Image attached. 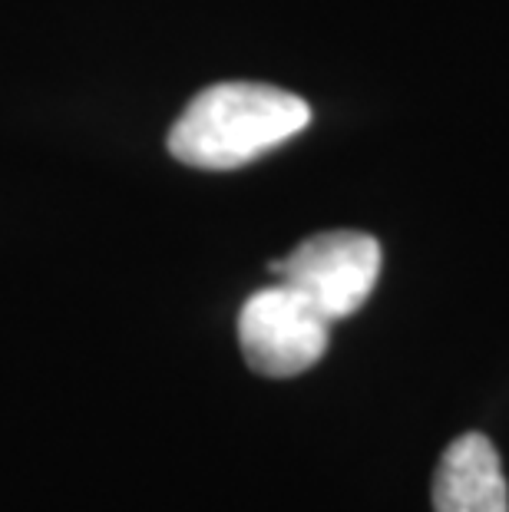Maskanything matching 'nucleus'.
I'll return each mask as SVG.
<instances>
[{"label": "nucleus", "instance_id": "f03ea898", "mask_svg": "<svg viewBox=\"0 0 509 512\" xmlns=\"http://www.w3.org/2000/svg\"><path fill=\"white\" fill-rule=\"evenodd\" d=\"M328 337L331 321L285 281L255 291L238 314V344L262 377L305 374L328 351Z\"/></svg>", "mask_w": 509, "mask_h": 512}, {"label": "nucleus", "instance_id": "f257e3e1", "mask_svg": "<svg viewBox=\"0 0 509 512\" xmlns=\"http://www.w3.org/2000/svg\"><path fill=\"white\" fill-rule=\"evenodd\" d=\"M311 123L301 96L268 83H215L169 129V152L196 169H238Z\"/></svg>", "mask_w": 509, "mask_h": 512}, {"label": "nucleus", "instance_id": "20e7f679", "mask_svg": "<svg viewBox=\"0 0 509 512\" xmlns=\"http://www.w3.org/2000/svg\"><path fill=\"white\" fill-rule=\"evenodd\" d=\"M433 512H509V486L496 446L483 433H463L440 456Z\"/></svg>", "mask_w": 509, "mask_h": 512}, {"label": "nucleus", "instance_id": "7ed1b4c3", "mask_svg": "<svg viewBox=\"0 0 509 512\" xmlns=\"http://www.w3.org/2000/svg\"><path fill=\"white\" fill-rule=\"evenodd\" d=\"M275 271L334 324L361 311L371 298L381 278V245L367 232H321L281 258Z\"/></svg>", "mask_w": 509, "mask_h": 512}]
</instances>
